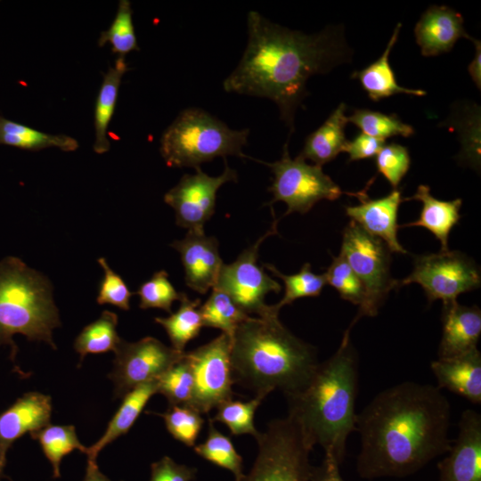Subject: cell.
Returning <instances> with one entry per match:
<instances>
[{"mask_svg":"<svg viewBox=\"0 0 481 481\" xmlns=\"http://www.w3.org/2000/svg\"><path fill=\"white\" fill-rule=\"evenodd\" d=\"M445 454L437 464V481H481L480 413L462 412L458 436Z\"/></svg>","mask_w":481,"mask_h":481,"instance_id":"15","label":"cell"},{"mask_svg":"<svg viewBox=\"0 0 481 481\" xmlns=\"http://www.w3.org/2000/svg\"><path fill=\"white\" fill-rule=\"evenodd\" d=\"M324 275L326 283L333 287L342 299L358 306L359 308L364 305V287L340 254L332 257V262Z\"/></svg>","mask_w":481,"mask_h":481,"instance_id":"40","label":"cell"},{"mask_svg":"<svg viewBox=\"0 0 481 481\" xmlns=\"http://www.w3.org/2000/svg\"><path fill=\"white\" fill-rule=\"evenodd\" d=\"M266 396L257 395L249 401L230 399L220 404L216 407V412L213 422H220L226 425L233 436L251 435L255 439L259 431L254 424V417L257 409Z\"/></svg>","mask_w":481,"mask_h":481,"instance_id":"34","label":"cell"},{"mask_svg":"<svg viewBox=\"0 0 481 481\" xmlns=\"http://www.w3.org/2000/svg\"><path fill=\"white\" fill-rule=\"evenodd\" d=\"M99 265L103 271L96 301L99 305L109 304L122 310L128 311L130 298L134 295L124 281L108 265L104 257H100Z\"/></svg>","mask_w":481,"mask_h":481,"instance_id":"43","label":"cell"},{"mask_svg":"<svg viewBox=\"0 0 481 481\" xmlns=\"http://www.w3.org/2000/svg\"><path fill=\"white\" fill-rule=\"evenodd\" d=\"M348 263L365 290L364 305L349 327L363 316H375L389 291L400 287L390 273L391 251L379 239L370 235L355 222L346 226L339 253Z\"/></svg>","mask_w":481,"mask_h":481,"instance_id":"8","label":"cell"},{"mask_svg":"<svg viewBox=\"0 0 481 481\" xmlns=\"http://www.w3.org/2000/svg\"><path fill=\"white\" fill-rule=\"evenodd\" d=\"M351 329L345 331L337 351L319 363L309 383L285 396L288 414L299 424L310 446L320 445L324 457L339 466L347 438L356 431L359 356L350 338Z\"/></svg>","mask_w":481,"mask_h":481,"instance_id":"3","label":"cell"},{"mask_svg":"<svg viewBox=\"0 0 481 481\" xmlns=\"http://www.w3.org/2000/svg\"><path fill=\"white\" fill-rule=\"evenodd\" d=\"M118 315L105 310L101 316L86 326L76 338L74 349L80 355V362L88 354L115 352L121 338L117 332Z\"/></svg>","mask_w":481,"mask_h":481,"instance_id":"31","label":"cell"},{"mask_svg":"<svg viewBox=\"0 0 481 481\" xmlns=\"http://www.w3.org/2000/svg\"><path fill=\"white\" fill-rule=\"evenodd\" d=\"M51 414V397L39 392L25 393L0 413V478L4 477L9 448L26 433L50 424Z\"/></svg>","mask_w":481,"mask_h":481,"instance_id":"18","label":"cell"},{"mask_svg":"<svg viewBox=\"0 0 481 481\" xmlns=\"http://www.w3.org/2000/svg\"><path fill=\"white\" fill-rule=\"evenodd\" d=\"M419 200L422 208L417 220L402 225L418 226L428 230L441 244V252L449 251L448 239L452 229L461 219L460 210L462 205L461 199L453 200H440L430 193L428 185L418 186L415 194L405 200Z\"/></svg>","mask_w":481,"mask_h":481,"instance_id":"22","label":"cell"},{"mask_svg":"<svg viewBox=\"0 0 481 481\" xmlns=\"http://www.w3.org/2000/svg\"><path fill=\"white\" fill-rule=\"evenodd\" d=\"M340 466L331 458L324 457L318 466H311L309 481H345L340 475Z\"/></svg>","mask_w":481,"mask_h":481,"instance_id":"46","label":"cell"},{"mask_svg":"<svg viewBox=\"0 0 481 481\" xmlns=\"http://www.w3.org/2000/svg\"><path fill=\"white\" fill-rule=\"evenodd\" d=\"M260 162L269 167L273 174V181L268 189L273 194L270 205L283 201L288 207L284 216L294 212L306 214L318 201L335 200L343 194L341 188L323 173L322 167L310 165L299 156L291 159L288 142L279 160Z\"/></svg>","mask_w":481,"mask_h":481,"instance_id":"9","label":"cell"},{"mask_svg":"<svg viewBox=\"0 0 481 481\" xmlns=\"http://www.w3.org/2000/svg\"><path fill=\"white\" fill-rule=\"evenodd\" d=\"M179 308L167 317H156L155 322L167 332L172 347L184 352L187 343L199 336L203 327L200 312V299L192 300L182 292Z\"/></svg>","mask_w":481,"mask_h":481,"instance_id":"28","label":"cell"},{"mask_svg":"<svg viewBox=\"0 0 481 481\" xmlns=\"http://www.w3.org/2000/svg\"><path fill=\"white\" fill-rule=\"evenodd\" d=\"M450 422V402L437 387L404 381L382 390L357 413V474L374 479L419 471L449 451Z\"/></svg>","mask_w":481,"mask_h":481,"instance_id":"1","label":"cell"},{"mask_svg":"<svg viewBox=\"0 0 481 481\" xmlns=\"http://www.w3.org/2000/svg\"><path fill=\"white\" fill-rule=\"evenodd\" d=\"M158 393V379L143 383L123 396L122 403L102 436L87 449V461H96L99 452L133 427L151 397Z\"/></svg>","mask_w":481,"mask_h":481,"instance_id":"25","label":"cell"},{"mask_svg":"<svg viewBox=\"0 0 481 481\" xmlns=\"http://www.w3.org/2000/svg\"><path fill=\"white\" fill-rule=\"evenodd\" d=\"M463 17L444 5H431L414 28V36L423 56H436L450 52L461 37L469 38Z\"/></svg>","mask_w":481,"mask_h":481,"instance_id":"19","label":"cell"},{"mask_svg":"<svg viewBox=\"0 0 481 481\" xmlns=\"http://www.w3.org/2000/svg\"><path fill=\"white\" fill-rule=\"evenodd\" d=\"M109 44L113 53L125 58L132 51H139L133 23V11L128 0L118 3L116 15L107 30L101 33L98 45Z\"/></svg>","mask_w":481,"mask_h":481,"instance_id":"35","label":"cell"},{"mask_svg":"<svg viewBox=\"0 0 481 481\" xmlns=\"http://www.w3.org/2000/svg\"><path fill=\"white\" fill-rule=\"evenodd\" d=\"M275 227L276 220L269 231L245 249L232 263L224 264L214 287L225 292L249 316L262 317L269 314L273 306L265 304V297L281 289V284L257 264L259 247L265 238L276 233Z\"/></svg>","mask_w":481,"mask_h":481,"instance_id":"11","label":"cell"},{"mask_svg":"<svg viewBox=\"0 0 481 481\" xmlns=\"http://www.w3.org/2000/svg\"><path fill=\"white\" fill-rule=\"evenodd\" d=\"M347 194L355 196L360 202L356 206L345 208L346 214L351 221L370 235L381 240L391 253L406 254L407 250L397 238L398 210L404 201L402 191L398 188L394 189L387 195L379 199L369 198L366 189Z\"/></svg>","mask_w":481,"mask_h":481,"instance_id":"16","label":"cell"},{"mask_svg":"<svg viewBox=\"0 0 481 481\" xmlns=\"http://www.w3.org/2000/svg\"><path fill=\"white\" fill-rule=\"evenodd\" d=\"M193 392L192 371L183 355L179 362L158 379V393L167 398L169 405H190Z\"/></svg>","mask_w":481,"mask_h":481,"instance_id":"38","label":"cell"},{"mask_svg":"<svg viewBox=\"0 0 481 481\" xmlns=\"http://www.w3.org/2000/svg\"><path fill=\"white\" fill-rule=\"evenodd\" d=\"M236 170L224 160V172L210 176L200 167L186 174L164 195V201L175 210V223L188 231L204 232V225L214 215L216 192L228 182H237Z\"/></svg>","mask_w":481,"mask_h":481,"instance_id":"14","label":"cell"},{"mask_svg":"<svg viewBox=\"0 0 481 481\" xmlns=\"http://www.w3.org/2000/svg\"><path fill=\"white\" fill-rule=\"evenodd\" d=\"M265 267L274 276L280 278L285 285L283 298L280 302L273 305V307L279 312L281 308L290 305L296 299L318 297L327 284L324 273L316 274L313 273L308 263H306L298 273L291 275L281 273L271 264H265Z\"/></svg>","mask_w":481,"mask_h":481,"instance_id":"36","label":"cell"},{"mask_svg":"<svg viewBox=\"0 0 481 481\" xmlns=\"http://www.w3.org/2000/svg\"><path fill=\"white\" fill-rule=\"evenodd\" d=\"M442 337L438 358L459 356L477 349L481 335V310L457 301L443 305Z\"/></svg>","mask_w":481,"mask_h":481,"instance_id":"20","label":"cell"},{"mask_svg":"<svg viewBox=\"0 0 481 481\" xmlns=\"http://www.w3.org/2000/svg\"><path fill=\"white\" fill-rule=\"evenodd\" d=\"M60 326L59 311L47 277L17 257L0 260V346L11 347L15 369L18 346L14 335L21 334L29 341H44L56 349L53 330Z\"/></svg>","mask_w":481,"mask_h":481,"instance_id":"5","label":"cell"},{"mask_svg":"<svg viewBox=\"0 0 481 481\" xmlns=\"http://www.w3.org/2000/svg\"><path fill=\"white\" fill-rule=\"evenodd\" d=\"M272 306L266 315L249 316L236 328L231 347L232 376L255 395L280 390L288 396L309 383L320 362L316 349L290 332Z\"/></svg>","mask_w":481,"mask_h":481,"instance_id":"4","label":"cell"},{"mask_svg":"<svg viewBox=\"0 0 481 481\" xmlns=\"http://www.w3.org/2000/svg\"><path fill=\"white\" fill-rule=\"evenodd\" d=\"M346 108V104L341 102L323 124L306 138L304 147L298 156L322 167L344 151L347 143L345 127L348 123L345 115Z\"/></svg>","mask_w":481,"mask_h":481,"instance_id":"23","label":"cell"},{"mask_svg":"<svg viewBox=\"0 0 481 481\" xmlns=\"http://www.w3.org/2000/svg\"><path fill=\"white\" fill-rule=\"evenodd\" d=\"M200 312L203 326L218 329L232 338L238 325L249 316L225 292L216 288L200 306Z\"/></svg>","mask_w":481,"mask_h":481,"instance_id":"33","label":"cell"},{"mask_svg":"<svg viewBox=\"0 0 481 481\" xmlns=\"http://www.w3.org/2000/svg\"><path fill=\"white\" fill-rule=\"evenodd\" d=\"M231 347L232 338L221 333L207 344L184 353L194 379L190 406L201 414H208L234 395Z\"/></svg>","mask_w":481,"mask_h":481,"instance_id":"12","label":"cell"},{"mask_svg":"<svg viewBox=\"0 0 481 481\" xmlns=\"http://www.w3.org/2000/svg\"><path fill=\"white\" fill-rule=\"evenodd\" d=\"M430 369L438 388H445L473 404H481V353L478 349L455 357L438 358L431 362Z\"/></svg>","mask_w":481,"mask_h":481,"instance_id":"21","label":"cell"},{"mask_svg":"<svg viewBox=\"0 0 481 481\" xmlns=\"http://www.w3.org/2000/svg\"><path fill=\"white\" fill-rule=\"evenodd\" d=\"M151 470L150 481H192L197 473L195 468L179 464L168 456L153 462Z\"/></svg>","mask_w":481,"mask_h":481,"instance_id":"44","label":"cell"},{"mask_svg":"<svg viewBox=\"0 0 481 481\" xmlns=\"http://www.w3.org/2000/svg\"><path fill=\"white\" fill-rule=\"evenodd\" d=\"M180 254L186 285L192 290L206 294L217 281L224 262L218 250V241L204 232L188 231L182 240L171 243Z\"/></svg>","mask_w":481,"mask_h":481,"instance_id":"17","label":"cell"},{"mask_svg":"<svg viewBox=\"0 0 481 481\" xmlns=\"http://www.w3.org/2000/svg\"><path fill=\"white\" fill-rule=\"evenodd\" d=\"M184 352L152 337L135 342L121 338L114 352V367L110 374L115 385V396L123 397L136 387L158 379L183 358Z\"/></svg>","mask_w":481,"mask_h":481,"instance_id":"13","label":"cell"},{"mask_svg":"<svg viewBox=\"0 0 481 481\" xmlns=\"http://www.w3.org/2000/svg\"><path fill=\"white\" fill-rule=\"evenodd\" d=\"M161 417L168 433L188 447H194L204 424L201 413L190 405H169Z\"/></svg>","mask_w":481,"mask_h":481,"instance_id":"39","label":"cell"},{"mask_svg":"<svg viewBox=\"0 0 481 481\" xmlns=\"http://www.w3.org/2000/svg\"><path fill=\"white\" fill-rule=\"evenodd\" d=\"M249 130H232L199 108L182 110L164 131L159 151L168 167H197L217 157L249 158L243 153Z\"/></svg>","mask_w":481,"mask_h":481,"instance_id":"6","label":"cell"},{"mask_svg":"<svg viewBox=\"0 0 481 481\" xmlns=\"http://www.w3.org/2000/svg\"><path fill=\"white\" fill-rule=\"evenodd\" d=\"M248 43L234 70L224 79V91L265 97L278 107L280 118L294 132L295 113L307 95L306 82L350 61L342 26H329L306 35L275 24L259 12L247 17Z\"/></svg>","mask_w":481,"mask_h":481,"instance_id":"2","label":"cell"},{"mask_svg":"<svg viewBox=\"0 0 481 481\" xmlns=\"http://www.w3.org/2000/svg\"><path fill=\"white\" fill-rule=\"evenodd\" d=\"M447 119L448 126L459 132L461 150L457 159L477 170L480 168V108L476 103L464 104Z\"/></svg>","mask_w":481,"mask_h":481,"instance_id":"30","label":"cell"},{"mask_svg":"<svg viewBox=\"0 0 481 481\" xmlns=\"http://www.w3.org/2000/svg\"><path fill=\"white\" fill-rule=\"evenodd\" d=\"M0 144L30 151L58 148L63 151H73L78 148L77 141L71 136L45 133L2 117Z\"/></svg>","mask_w":481,"mask_h":481,"instance_id":"27","label":"cell"},{"mask_svg":"<svg viewBox=\"0 0 481 481\" xmlns=\"http://www.w3.org/2000/svg\"><path fill=\"white\" fill-rule=\"evenodd\" d=\"M401 27V23L396 25L385 51L379 59L364 69L352 74V77L358 79L363 90L368 94L369 98L374 102H379L383 98L397 94L414 96H424L427 94L422 89H411L399 86L389 64V53L398 39Z\"/></svg>","mask_w":481,"mask_h":481,"instance_id":"24","label":"cell"},{"mask_svg":"<svg viewBox=\"0 0 481 481\" xmlns=\"http://www.w3.org/2000/svg\"><path fill=\"white\" fill-rule=\"evenodd\" d=\"M256 441L253 465L237 481H309L313 448L292 416L271 420Z\"/></svg>","mask_w":481,"mask_h":481,"instance_id":"7","label":"cell"},{"mask_svg":"<svg viewBox=\"0 0 481 481\" xmlns=\"http://www.w3.org/2000/svg\"><path fill=\"white\" fill-rule=\"evenodd\" d=\"M128 70L126 59L118 57L112 67L103 76L94 107V151L98 154L107 152L110 148L108 127L117 105L122 77Z\"/></svg>","mask_w":481,"mask_h":481,"instance_id":"26","label":"cell"},{"mask_svg":"<svg viewBox=\"0 0 481 481\" xmlns=\"http://www.w3.org/2000/svg\"><path fill=\"white\" fill-rule=\"evenodd\" d=\"M32 439L37 441L45 456L53 468V477H61L60 466L62 459L74 450L87 453L88 447L82 444L72 425H50L30 433Z\"/></svg>","mask_w":481,"mask_h":481,"instance_id":"29","label":"cell"},{"mask_svg":"<svg viewBox=\"0 0 481 481\" xmlns=\"http://www.w3.org/2000/svg\"><path fill=\"white\" fill-rule=\"evenodd\" d=\"M204 460L232 473L235 481L243 476L242 457L237 452L229 436L221 433L208 419V430L205 441L193 447Z\"/></svg>","mask_w":481,"mask_h":481,"instance_id":"32","label":"cell"},{"mask_svg":"<svg viewBox=\"0 0 481 481\" xmlns=\"http://www.w3.org/2000/svg\"><path fill=\"white\" fill-rule=\"evenodd\" d=\"M384 145V140L361 133L347 141L344 151L347 152L349 161H358L376 156Z\"/></svg>","mask_w":481,"mask_h":481,"instance_id":"45","label":"cell"},{"mask_svg":"<svg viewBox=\"0 0 481 481\" xmlns=\"http://www.w3.org/2000/svg\"><path fill=\"white\" fill-rule=\"evenodd\" d=\"M347 119L358 126L363 134L384 141L395 135L409 137L414 134V128L404 123L395 114L387 115L367 109H356Z\"/></svg>","mask_w":481,"mask_h":481,"instance_id":"37","label":"cell"},{"mask_svg":"<svg viewBox=\"0 0 481 481\" xmlns=\"http://www.w3.org/2000/svg\"><path fill=\"white\" fill-rule=\"evenodd\" d=\"M136 294L140 298V308H159L169 314L172 313L173 302L180 300L182 296V292L176 291L168 280V273L164 270L155 273L150 280L144 281Z\"/></svg>","mask_w":481,"mask_h":481,"instance_id":"41","label":"cell"},{"mask_svg":"<svg viewBox=\"0 0 481 481\" xmlns=\"http://www.w3.org/2000/svg\"><path fill=\"white\" fill-rule=\"evenodd\" d=\"M375 157L378 173L396 189L410 168L411 157L408 149L391 143L385 144Z\"/></svg>","mask_w":481,"mask_h":481,"instance_id":"42","label":"cell"},{"mask_svg":"<svg viewBox=\"0 0 481 481\" xmlns=\"http://www.w3.org/2000/svg\"><path fill=\"white\" fill-rule=\"evenodd\" d=\"M469 40L472 41L475 45L476 53L472 61L468 67V70L470 77L475 83L478 90L481 89V42L476 38L470 37Z\"/></svg>","mask_w":481,"mask_h":481,"instance_id":"47","label":"cell"},{"mask_svg":"<svg viewBox=\"0 0 481 481\" xmlns=\"http://www.w3.org/2000/svg\"><path fill=\"white\" fill-rule=\"evenodd\" d=\"M420 284L429 303L444 305L457 301L459 295L480 287V271L476 263L460 251L416 256L412 272L399 286Z\"/></svg>","mask_w":481,"mask_h":481,"instance_id":"10","label":"cell"},{"mask_svg":"<svg viewBox=\"0 0 481 481\" xmlns=\"http://www.w3.org/2000/svg\"><path fill=\"white\" fill-rule=\"evenodd\" d=\"M83 481H110V480L100 471L96 461H87L86 476Z\"/></svg>","mask_w":481,"mask_h":481,"instance_id":"48","label":"cell"}]
</instances>
